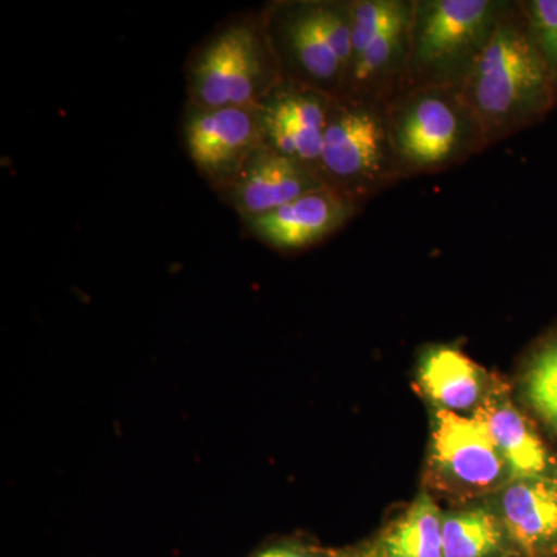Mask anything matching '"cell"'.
<instances>
[{
	"instance_id": "1",
	"label": "cell",
	"mask_w": 557,
	"mask_h": 557,
	"mask_svg": "<svg viewBox=\"0 0 557 557\" xmlns=\"http://www.w3.org/2000/svg\"><path fill=\"white\" fill-rule=\"evenodd\" d=\"M458 89L483 148L537 123L555 108V84L520 3L502 11Z\"/></svg>"
},
{
	"instance_id": "2",
	"label": "cell",
	"mask_w": 557,
	"mask_h": 557,
	"mask_svg": "<svg viewBox=\"0 0 557 557\" xmlns=\"http://www.w3.org/2000/svg\"><path fill=\"white\" fill-rule=\"evenodd\" d=\"M185 76L193 108H258L285 79L263 10L219 25L190 53Z\"/></svg>"
},
{
	"instance_id": "3",
	"label": "cell",
	"mask_w": 557,
	"mask_h": 557,
	"mask_svg": "<svg viewBox=\"0 0 557 557\" xmlns=\"http://www.w3.org/2000/svg\"><path fill=\"white\" fill-rule=\"evenodd\" d=\"M505 7L493 0L416 2L408 57L395 91L460 86Z\"/></svg>"
},
{
	"instance_id": "4",
	"label": "cell",
	"mask_w": 557,
	"mask_h": 557,
	"mask_svg": "<svg viewBox=\"0 0 557 557\" xmlns=\"http://www.w3.org/2000/svg\"><path fill=\"white\" fill-rule=\"evenodd\" d=\"M284 78L336 98L351 58L348 2H281L263 9Z\"/></svg>"
},
{
	"instance_id": "5",
	"label": "cell",
	"mask_w": 557,
	"mask_h": 557,
	"mask_svg": "<svg viewBox=\"0 0 557 557\" xmlns=\"http://www.w3.org/2000/svg\"><path fill=\"white\" fill-rule=\"evenodd\" d=\"M384 108L401 175L442 171L483 148L458 87L395 91Z\"/></svg>"
},
{
	"instance_id": "6",
	"label": "cell",
	"mask_w": 557,
	"mask_h": 557,
	"mask_svg": "<svg viewBox=\"0 0 557 557\" xmlns=\"http://www.w3.org/2000/svg\"><path fill=\"white\" fill-rule=\"evenodd\" d=\"M317 174L358 203L401 175L384 102L335 98Z\"/></svg>"
},
{
	"instance_id": "7",
	"label": "cell",
	"mask_w": 557,
	"mask_h": 557,
	"mask_svg": "<svg viewBox=\"0 0 557 557\" xmlns=\"http://www.w3.org/2000/svg\"><path fill=\"white\" fill-rule=\"evenodd\" d=\"M183 119V141L190 161L201 178L222 196L248 157L263 145L259 109H199L186 104Z\"/></svg>"
},
{
	"instance_id": "8",
	"label": "cell",
	"mask_w": 557,
	"mask_h": 557,
	"mask_svg": "<svg viewBox=\"0 0 557 557\" xmlns=\"http://www.w3.org/2000/svg\"><path fill=\"white\" fill-rule=\"evenodd\" d=\"M335 98L284 79L258 106L263 145L317 171Z\"/></svg>"
},
{
	"instance_id": "9",
	"label": "cell",
	"mask_w": 557,
	"mask_h": 557,
	"mask_svg": "<svg viewBox=\"0 0 557 557\" xmlns=\"http://www.w3.org/2000/svg\"><path fill=\"white\" fill-rule=\"evenodd\" d=\"M432 458L438 471L465 490L483 491L509 478L507 461L485 423L440 409L432 435Z\"/></svg>"
},
{
	"instance_id": "10",
	"label": "cell",
	"mask_w": 557,
	"mask_h": 557,
	"mask_svg": "<svg viewBox=\"0 0 557 557\" xmlns=\"http://www.w3.org/2000/svg\"><path fill=\"white\" fill-rule=\"evenodd\" d=\"M358 201L327 188L311 190L292 203L242 220L245 230L276 251L292 252L327 239L354 218Z\"/></svg>"
},
{
	"instance_id": "11",
	"label": "cell",
	"mask_w": 557,
	"mask_h": 557,
	"mask_svg": "<svg viewBox=\"0 0 557 557\" xmlns=\"http://www.w3.org/2000/svg\"><path fill=\"white\" fill-rule=\"evenodd\" d=\"M324 188L317 171L270 146L260 145L225 193L228 203L242 220L258 218L292 203L311 190Z\"/></svg>"
},
{
	"instance_id": "12",
	"label": "cell",
	"mask_w": 557,
	"mask_h": 557,
	"mask_svg": "<svg viewBox=\"0 0 557 557\" xmlns=\"http://www.w3.org/2000/svg\"><path fill=\"white\" fill-rule=\"evenodd\" d=\"M500 509L509 539L528 557L557 555V478L509 480Z\"/></svg>"
},
{
	"instance_id": "13",
	"label": "cell",
	"mask_w": 557,
	"mask_h": 557,
	"mask_svg": "<svg viewBox=\"0 0 557 557\" xmlns=\"http://www.w3.org/2000/svg\"><path fill=\"white\" fill-rule=\"evenodd\" d=\"M474 417L485 423L507 461L509 479L557 478L556 458L530 420L512 405L505 388H494Z\"/></svg>"
},
{
	"instance_id": "14",
	"label": "cell",
	"mask_w": 557,
	"mask_h": 557,
	"mask_svg": "<svg viewBox=\"0 0 557 557\" xmlns=\"http://www.w3.org/2000/svg\"><path fill=\"white\" fill-rule=\"evenodd\" d=\"M482 372L453 347L432 348L420 366V383L432 401L450 412L474 408L482 398Z\"/></svg>"
},
{
	"instance_id": "15",
	"label": "cell",
	"mask_w": 557,
	"mask_h": 557,
	"mask_svg": "<svg viewBox=\"0 0 557 557\" xmlns=\"http://www.w3.org/2000/svg\"><path fill=\"white\" fill-rule=\"evenodd\" d=\"M386 557H443V516L429 496H420L384 536Z\"/></svg>"
},
{
	"instance_id": "16",
	"label": "cell",
	"mask_w": 557,
	"mask_h": 557,
	"mask_svg": "<svg viewBox=\"0 0 557 557\" xmlns=\"http://www.w3.org/2000/svg\"><path fill=\"white\" fill-rule=\"evenodd\" d=\"M504 542L500 520L485 508L443 518V557H491Z\"/></svg>"
},
{
	"instance_id": "17",
	"label": "cell",
	"mask_w": 557,
	"mask_h": 557,
	"mask_svg": "<svg viewBox=\"0 0 557 557\" xmlns=\"http://www.w3.org/2000/svg\"><path fill=\"white\" fill-rule=\"evenodd\" d=\"M528 406L557 435V336L534 351L523 375Z\"/></svg>"
},
{
	"instance_id": "18",
	"label": "cell",
	"mask_w": 557,
	"mask_h": 557,
	"mask_svg": "<svg viewBox=\"0 0 557 557\" xmlns=\"http://www.w3.org/2000/svg\"><path fill=\"white\" fill-rule=\"evenodd\" d=\"M520 7L547 64L557 95V0H531L520 3Z\"/></svg>"
},
{
	"instance_id": "19",
	"label": "cell",
	"mask_w": 557,
	"mask_h": 557,
	"mask_svg": "<svg viewBox=\"0 0 557 557\" xmlns=\"http://www.w3.org/2000/svg\"><path fill=\"white\" fill-rule=\"evenodd\" d=\"M251 557H321L317 549L296 542H281L259 549Z\"/></svg>"
},
{
	"instance_id": "20",
	"label": "cell",
	"mask_w": 557,
	"mask_h": 557,
	"mask_svg": "<svg viewBox=\"0 0 557 557\" xmlns=\"http://www.w3.org/2000/svg\"><path fill=\"white\" fill-rule=\"evenodd\" d=\"M369 557H386V556H384V553H383V555H381V556H379V555H370Z\"/></svg>"
}]
</instances>
